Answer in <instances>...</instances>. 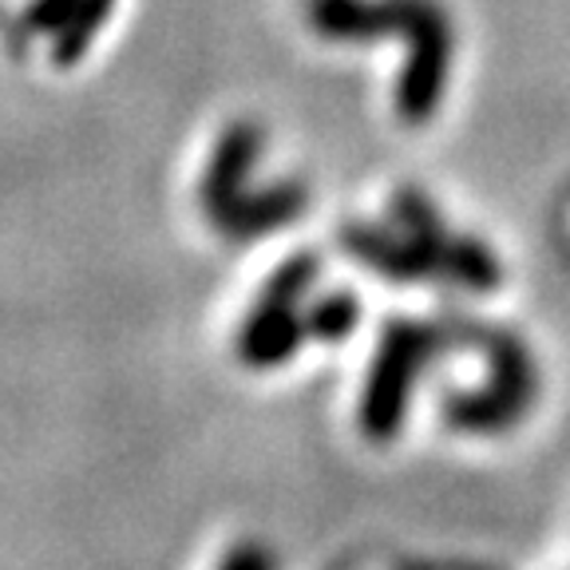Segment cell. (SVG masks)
I'll return each mask as SVG.
<instances>
[{
	"instance_id": "2",
	"label": "cell",
	"mask_w": 570,
	"mask_h": 570,
	"mask_svg": "<svg viewBox=\"0 0 570 570\" xmlns=\"http://www.w3.org/2000/svg\"><path fill=\"white\" fill-rule=\"evenodd\" d=\"M305 274H309V262H297V266L285 269L274 289H269V297L262 302L258 317H249L246 333H242V356L246 361H254V365H277V361H285V356L294 353L297 337H302L294 317V302L302 294Z\"/></svg>"
},
{
	"instance_id": "1",
	"label": "cell",
	"mask_w": 570,
	"mask_h": 570,
	"mask_svg": "<svg viewBox=\"0 0 570 570\" xmlns=\"http://www.w3.org/2000/svg\"><path fill=\"white\" fill-rule=\"evenodd\" d=\"M428 356V333L424 330H392L384 341V353L373 368V384H368L365 396V424L368 432L384 436L396 428L404 409V396H409V384L416 376L420 361Z\"/></svg>"
},
{
	"instance_id": "3",
	"label": "cell",
	"mask_w": 570,
	"mask_h": 570,
	"mask_svg": "<svg viewBox=\"0 0 570 570\" xmlns=\"http://www.w3.org/2000/svg\"><path fill=\"white\" fill-rule=\"evenodd\" d=\"M116 0H36L24 17L28 36H52L56 60H76L107 20Z\"/></svg>"
}]
</instances>
